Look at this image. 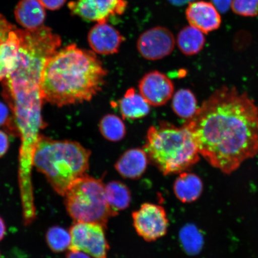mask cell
<instances>
[{
    "instance_id": "4",
    "label": "cell",
    "mask_w": 258,
    "mask_h": 258,
    "mask_svg": "<svg viewBox=\"0 0 258 258\" xmlns=\"http://www.w3.org/2000/svg\"><path fill=\"white\" fill-rule=\"evenodd\" d=\"M91 151L75 141H57L40 135L34 151L33 166L46 177L58 195L87 175Z\"/></svg>"
},
{
    "instance_id": "7",
    "label": "cell",
    "mask_w": 258,
    "mask_h": 258,
    "mask_svg": "<svg viewBox=\"0 0 258 258\" xmlns=\"http://www.w3.org/2000/svg\"><path fill=\"white\" fill-rule=\"evenodd\" d=\"M104 227L93 222H75L70 229V250L82 251L93 258H107L109 249Z\"/></svg>"
},
{
    "instance_id": "10",
    "label": "cell",
    "mask_w": 258,
    "mask_h": 258,
    "mask_svg": "<svg viewBox=\"0 0 258 258\" xmlns=\"http://www.w3.org/2000/svg\"><path fill=\"white\" fill-rule=\"evenodd\" d=\"M175 43V38L169 29L156 27L140 35L137 41V49L145 59L157 60L172 53Z\"/></svg>"
},
{
    "instance_id": "31",
    "label": "cell",
    "mask_w": 258,
    "mask_h": 258,
    "mask_svg": "<svg viewBox=\"0 0 258 258\" xmlns=\"http://www.w3.org/2000/svg\"><path fill=\"white\" fill-rule=\"evenodd\" d=\"M66 258H91L88 254L82 251H72L67 254Z\"/></svg>"
},
{
    "instance_id": "6",
    "label": "cell",
    "mask_w": 258,
    "mask_h": 258,
    "mask_svg": "<svg viewBox=\"0 0 258 258\" xmlns=\"http://www.w3.org/2000/svg\"><path fill=\"white\" fill-rule=\"evenodd\" d=\"M63 197L67 212L75 222H93L105 228L112 217L101 179L83 176L70 187Z\"/></svg>"
},
{
    "instance_id": "32",
    "label": "cell",
    "mask_w": 258,
    "mask_h": 258,
    "mask_svg": "<svg viewBox=\"0 0 258 258\" xmlns=\"http://www.w3.org/2000/svg\"><path fill=\"white\" fill-rule=\"evenodd\" d=\"M173 6H182L195 2V0H168Z\"/></svg>"
},
{
    "instance_id": "21",
    "label": "cell",
    "mask_w": 258,
    "mask_h": 258,
    "mask_svg": "<svg viewBox=\"0 0 258 258\" xmlns=\"http://www.w3.org/2000/svg\"><path fill=\"white\" fill-rule=\"evenodd\" d=\"M172 98V107L177 116L187 120L195 115L199 108L198 101L191 90L179 89Z\"/></svg>"
},
{
    "instance_id": "27",
    "label": "cell",
    "mask_w": 258,
    "mask_h": 258,
    "mask_svg": "<svg viewBox=\"0 0 258 258\" xmlns=\"http://www.w3.org/2000/svg\"><path fill=\"white\" fill-rule=\"evenodd\" d=\"M44 8L50 11H57L66 4L67 0H39Z\"/></svg>"
},
{
    "instance_id": "5",
    "label": "cell",
    "mask_w": 258,
    "mask_h": 258,
    "mask_svg": "<svg viewBox=\"0 0 258 258\" xmlns=\"http://www.w3.org/2000/svg\"><path fill=\"white\" fill-rule=\"evenodd\" d=\"M144 150L148 159L164 175L184 172L200 159L198 147L188 129L166 122L148 128Z\"/></svg>"
},
{
    "instance_id": "34",
    "label": "cell",
    "mask_w": 258,
    "mask_h": 258,
    "mask_svg": "<svg viewBox=\"0 0 258 258\" xmlns=\"http://www.w3.org/2000/svg\"><path fill=\"white\" fill-rule=\"evenodd\" d=\"M0 258H1V257H0Z\"/></svg>"
},
{
    "instance_id": "11",
    "label": "cell",
    "mask_w": 258,
    "mask_h": 258,
    "mask_svg": "<svg viewBox=\"0 0 258 258\" xmlns=\"http://www.w3.org/2000/svg\"><path fill=\"white\" fill-rule=\"evenodd\" d=\"M138 87L141 95L153 106L165 105L172 98L175 90L172 81L157 71L145 74Z\"/></svg>"
},
{
    "instance_id": "23",
    "label": "cell",
    "mask_w": 258,
    "mask_h": 258,
    "mask_svg": "<svg viewBox=\"0 0 258 258\" xmlns=\"http://www.w3.org/2000/svg\"><path fill=\"white\" fill-rule=\"evenodd\" d=\"M46 241L48 247L54 252H62L69 248L72 243L70 231L58 226L49 229L46 234Z\"/></svg>"
},
{
    "instance_id": "17",
    "label": "cell",
    "mask_w": 258,
    "mask_h": 258,
    "mask_svg": "<svg viewBox=\"0 0 258 258\" xmlns=\"http://www.w3.org/2000/svg\"><path fill=\"white\" fill-rule=\"evenodd\" d=\"M176 198L183 203H191L198 200L203 191V183L200 177L191 173L183 172L173 185Z\"/></svg>"
},
{
    "instance_id": "12",
    "label": "cell",
    "mask_w": 258,
    "mask_h": 258,
    "mask_svg": "<svg viewBox=\"0 0 258 258\" xmlns=\"http://www.w3.org/2000/svg\"><path fill=\"white\" fill-rule=\"evenodd\" d=\"M88 41L93 52L102 55H111L118 52L124 38L108 22H101L96 23L90 29Z\"/></svg>"
},
{
    "instance_id": "20",
    "label": "cell",
    "mask_w": 258,
    "mask_h": 258,
    "mask_svg": "<svg viewBox=\"0 0 258 258\" xmlns=\"http://www.w3.org/2000/svg\"><path fill=\"white\" fill-rule=\"evenodd\" d=\"M179 49L186 56H193L201 52L206 43L204 34L189 25L182 29L177 36Z\"/></svg>"
},
{
    "instance_id": "30",
    "label": "cell",
    "mask_w": 258,
    "mask_h": 258,
    "mask_svg": "<svg viewBox=\"0 0 258 258\" xmlns=\"http://www.w3.org/2000/svg\"><path fill=\"white\" fill-rule=\"evenodd\" d=\"M9 110L8 106L0 102V126L8 123Z\"/></svg>"
},
{
    "instance_id": "16",
    "label": "cell",
    "mask_w": 258,
    "mask_h": 258,
    "mask_svg": "<svg viewBox=\"0 0 258 258\" xmlns=\"http://www.w3.org/2000/svg\"><path fill=\"white\" fill-rule=\"evenodd\" d=\"M119 108L122 118L130 120L143 118L150 111L149 104L134 88L128 89L119 101Z\"/></svg>"
},
{
    "instance_id": "8",
    "label": "cell",
    "mask_w": 258,
    "mask_h": 258,
    "mask_svg": "<svg viewBox=\"0 0 258 258\" xmlns=\"http://www.w3.org/2000/svg\"><path fill=\"white\" fill-rule=\"evenodd\" d=\"M137 233L147 241H154L165 235L169 226L165 209L153 203H144L132 214Z\"/></svg>"
},
{
    "instance_id": "24",
    "label": "cell",
    "mask_w": 258,
    "mask_h": 258,
    "mask_svg": "<svg viewBox=\"0 0 258 258\" xmlns=\"http://www.w3.org/2000/svg\"><path fill=\"white\" fill-rule=\"evenodd\" d=\"M180 238L182 246L188 253H196L201 247V235L192 225L186 226L182 228L180 233Z\"/></svg>"
},
{
    "instance_id": "14",
    "label": "cell",
    "mask_w": 258,
    "mask_h": 258,
    "mask_svg": "<svg viewBox=\"0 0 258 258\" xmlns=\"http://www.w3.org/2000/svg\"><path fill=\"white\" fill-rule=\"evenodd\" d=\"M148 157L144 149L132 148L122 154L115 164V168L124 178L135 179L147 169Z\"/></svg>"
},
{
    "instance_id": "22",
    "label": "cell",
    "mask_w": 258,
    "mask_h": 258,
    "mask_svg": "<svg viewBox=\"0 0 258 258\" xmlns=\"http://www.w3.org/2000/svg\"><path fill=\"white\" fill-rule=\"evenodd\" d=\"M99 127L102 136L111 142L121 141L126 134L124 122L118 116L114 114L104 116L100 121Z\"/></svg>"
},
{
    "instance_id": "3",
    "label": "cell",
    "mask_w": 258,
    "mask_h": 258,
    "mask_svg": "<svg viewBox=\"0 0 258 258\" xmlns=\"http://www.w3.org/2000/svg\"><path fill=\"white\" fill-rule=\"evenodd\" d=\"M107 74L92 50L70 44L45 63L40 79L42 99L59 107L90 101L101 91Z\"/></svg>"
},
{
    "instance_id": "19",
    "label": "cell",
    "mask_w": 258,
    "mask_h": 258,
    "mask_svg": "<svg viewBox=\"0 0 258 258\" xmlns=\"http://www.w3.org/2000/svg\"><path fill=\"white\" fill-rule=\"evenodd\" d=\"M106 201L112 217L127 209L131 202V193L128 187L119 181H111L105 185Z\"/></svg>"
},
{
    "instance_id": "9",
    "label": "cell",
    "mask_w": 258,
    "mask_h": 258,
    "mask_svg": "<svg viewBox=\"0 0 258 258\" xmlns=\"http://www.w3.org/2000/svg\"><path fill=\"white\" fill-rule=\"evenodd\" d=\"M127 8V0H76L69 4L72 15L96 23L123 15Z\"/></svg>"
},
{
    "instance_id": "15",
    "label": "cell",
    "mask_w": 258,
    "mask_h": 258,
    "mask_svg": "<svg viewBox=\"0 0 258 258\" xmlns=\"http://www.w3.org/2000/svg\"><path fill=\"white\" fill-rule=\"evenodd\" d=\"M46 11L39 0H20L15 9L16 22L25 30H34L43 25Z\"/></svg>"
},
{
    "instance_id": "18",
    "label": "cell",
    "mask_w": 258,
    "mask_h": 258,
    "mask_svg": "<svg viewBox=\"0 0 258 258\" xmlns=\"http://www.w3.org/2000/svg\"><path fill=\"white\" fill-rule=\"evenodd\" d=\"M19 37L18 28L10 32L8 39L0 47V82L6 78L17 63Z\"/></svg>"
},
{
    "instance_id": "33",
    "label": "cell",
    "mask_w": 258,
    "mask_h": 258,
    "mask_svg": "<svg viewBox=\"0 0 258 258\" xmlns=\"http://www.w3.org/2000/svg\"><path fill=\"white\" fill-rule=\"evenodd\" d=\"M6 225L3 219L0 217V241L4 238L6 234Z\"/></svg>"
},
{
    "instance_id": "1",
    "label": "cell",
    "mask_w": 258,
    "mask_h": 258,
    "mask_svg": "<svg viewBox=\"0 0 258 258\" xmlns=\"http://www.w3.org/2000/svg\"><path fill=\"white\" fill-rule=\"evenodd\" d=\"M200 155L227 174L258 154V108L246 93L223 86L186 120Z\"/></svg>"
},
{
    "instance_id": "29",
    "label": "cell",
    "mask_w": 258,
    "mask_h": 258,
    "mask_svg": "<svg viewBox=\"0 0 258 258\" xmlns=\"http://www.w3.org/2000/svg\"><path fill=\"white\" fill-rule=\"evenodd\" d=\"M232 1L233 0H212V3L217 8L219 12L224 14L231 7Z\"/></svg>"
},
{
    "instance_id": "25",
    "label": "cell",
    "mask_w": 258,
    "mask_h": 258,
    "mask_svg": "<svg viewBox=\"0 0 258 258\" xmlns=\"http://www.w3.org/2000/svg\"><path fill=\"white\" fill-rule=\"evenodd\" d=\"M231 7L234 14L254 17L258 15V0H233Z\"/></svg>"
},
{
    "instance_id": "26",
    "label": "cell",
    "mask_w": 258,
    "mask_h": 258,
    "mask_svg": "<svg viewBox=\"0 0 258 258\" xmlns=\"http://www.w3.org/2000/svg\"><path fill=\"white\" fill-rule=\"evenodd\" d=\"M16 28L5 16L0 14V47L8 39L10 32Z\"/></svg>"
},
{
    "instance_id": "2",
    "label": "cell",
    "mask_w": 258,
    "mask_h": 258,
    "mask_svg": "<svg viewBox=\"0 0 258 258\" xmlns=\"http://www.w3.org/2000/svg\"><path fill=\"white\" fill-rule=\"evenodd\" d=\"M17 63L2 81L3 96L11 108L16 133L21 138L19 157V188L32 189L31 172L40 131L46 126L41 116L43 104L40 79L45 63L60 47L62 40L46 26L34 30L18 29Z\"/></svg>"
},
{
    "instance_id": "13",
    "label": "cell",
    "mask_w": 258,
    "mask_h": 258,
    "mask_svg": "<svg viewBox=\"0 0 258 258\" xmlns=\"http://www.w3.org/2000/svg\"><path fill=\"white\" fill-rule=\"evenodd\" d=\"M186 18L190 25L206 34L218 30L222 22L214 5L204 1L190 3L186 10Z\"/></svg>"
},
{
    "instance_id": "28",
    "label": "cell",
    "mask_w": 258,
    "mask_h": 258,
    "mask_svg": "<svg viewBox=\"0 0 258 258\" xmlns=\"http://www.w3.org/2000/svg\"><path fill=\"white\" fill-rule=\"evenodd\" d=\"M9 139L5 132L0 131V158L4 156L9 148Z\"/></svg>"
}]
</instances>
